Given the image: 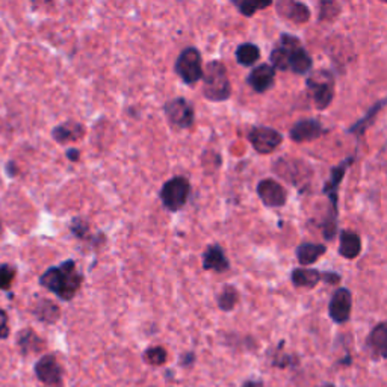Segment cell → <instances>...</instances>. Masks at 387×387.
I'll list each match as a JSON object with an SVG mask.
<instances>
[{"label":"cell","instance_id":"10","mask_svg":"<svg viewBox=\"0 0 387 387\" xmlns=\"http://www.w3.org/2000/svg\"><path fill=\"white\" fill-rule=\"evenodd\" d=\"M248 141L254 151L259 154H271L283 144V135L268 126H254L248 132Z\"/></svg>","mask_w":387,"mask_h":387},{"label":"cell","instance_id":"8","mask_svg":"<svg viewBox=\"0 0 387 387\" xmlns=\"http://www.w3.org/2000/svg\"><path fill=\"white\" fill-rule=\"evenodd\" d=\"M340 279V274L338 272H322L316 268H303V266L292 270L290 272L292 285L298 289H315L321 281H325L327 285H338Z\"/></svg>","mask_w":387,"mask_h":387},{"label":"cell","instance_id":"39","mask_svg":"<svg viewBox=\"0 0 387 387\" xmlns=\"http://www.w3.org/2000/svg\"><path fill=\"white\" fill-rule=\"evenodd\" d=\"M0 233H2V226H0Z\"/></svg>","mask_w":387,"mask_h":387},{"label":"cell","instance_id":"27","mask_svg":"<svg viewBox=\"0 0 387 387\" xmlns=\"http://www.w3.org/2000/svg\"><path fill=\"white\" fill-rule=\"evenodd\" d=\"M239 303V290L233 285L222 286L220 294L217 295V304L220 311L231 312Z\"/></svg>","mask_w":387,"mask_h":387},{"label":"cell","instance_id":"19","mask_svg":"<svg viewBox=\"0 0 387 387\" xmlns=\"http://www.w3.org/2000/svg\"><path fill=\"white\" fill-rule=\"evenodd\" d=\"M366 348L374 360L387 359V324L380 322L371 330L366 340Z\"/></svg>","mask_w":387,"mask_h":387},{"label":"cell","instance_id":"35","mask_svg":"<svg viewBox=\"0 0 387 387\" xmlns=\"http://www.w3.org/2000/svg\"><path fill=\"white\" fill-rule=\"evenodd\" d=\"M195 363V354L194 352H185V354L180 356V365L183 368H191Z\"/></svg>","mask_w":387,"mask_h":387},{"label":"cell","instance_id":"6","mask_svg":"<svg viewBox=\"0 0 387 387\" xmlns=\"http://www.w3.org/2000/svg\"><path fill=\"white\" fill-rule=\"evenodd\" d=\"M174 70L180 81L189 87L200 82L203 79V58L200 50L192 46L183 49L176 59Z\"/></svg>","mask_w":387,"mask_h":387},{"label":"cell","instance_id":"25","mask_svg":"<svg viewBox=\"0 0 387 387\" xmlns=\"http://www.w3.org/2000/svg\"><path fill=\"white\" fill-rule=\"evenodd\" d=\"M386 101H387L386 99H380L378 101H375L374 105L366 110L365 117H362L360 120H357V122L348 129V133H352V135H356V136H359V138H360V136H363L365 132L368 131V129L374 124L377 115L380 114V113H381V109L386 106Z\"/></svg>","mask_w":387,"mask_h":387},{"label":"cell","instance_id":"17","mask_svg":"<svg viewBox=\"0 0 387 387\" xmlns=\"http://www.w3.org/2000/svg\"><path fill=\"white\" fill-rule=\"evenodd\" d=\"M275 10H277V14L281 15L283 19L295 24H304L312 17L311 8L303 2H295V0H279L275 3Z\"/></svg>","mask_w":387,"mask_h":387},{"label":"cell","instance_id":"11","mask_svg":"<svg viewBox=\"0 0 387 387\" xmlns=\"http://www.w3.org/2000/svg\"><path fill=\"white\" fill-rule=\"evenodd\" d=\"M33 372L47 387H61L64 381V369L58 362L55 354H44L38 359V362L33 366Z\"/></svg>","mask_w":387,"mask_h":387},{"label":"cell","instance_id":"22","mask_svg":"<svg viewBox=\"0 0 387 387\" xmlns=\"http://www.w3.org/2000/svg\"><path fill=\"white\" fill-rule=\"evenodd\" d=\"M17 347H19L22 356L28 357L31 354H38L46 348L44 339H41L32 329H23L17 336Z\"/></svg>","mask_w":387,"mask_h":387},{"label":"cell","instance_id":"5","mask_svg":"<svg viewBox=\"0 0 387 387\" xmlns=\"http://www.w3.org/2000/svg\"><path fill=\"white\" fill-rule=\"evenodd\" d=\"M191 183L183 176L171 177L160 189V201L168 212L182 211L191 195Z\"/></svg>","mask_w":387,"mask_h":387},{"label":"cell","instance_id":"37","mask_svg":"<svg viewBox=\"0 0 387 387\" xmlns=\"http://www.w3.org/2000/svg\"><path fill=\"white\" fill-rule=\"evenodd\" d=\"M240 387H263V381L262 380H247L242 383Z\"/></svg>","mask_w":387,"mask_h":387},{"label":"cell","instance_id":"4","mask_svg":"<svg viewBox=\"0 0 387 387\" xmlns=\"http://www.w3.org/2000/svg\"><path fill=\"white\" fill-rule=\"evenodd\" d=\"M306 88L318 110L329 108L336 94V79L329 70H316L306 77Z\"/></svg>","mask_w":387,"mask_h":387},{"label":"cell","instance_id":"31","mask_svg":"<svg viewBox=\"0 0 387 387\" xmlns=\"http://www.w3.org/2000/svg\"><path fill=\"white\" fill-rule=\"evenodd\" d=\"M283 345H285V342H280V347L277 348V352H275V356L272 357V362H271L272 366L279 368V369H285V368L294 366V365L298 363V360L294 356L285 354V352H281Z\"/></svg>","mask_w":387,"mask_h":387},{"label":"cell","instance_id":"23","mask_svg":"<svg viewBox=\"0 0 387 387\" xmlns=\"http://www.w3.org/2000/svg\"><path fill=\"white\" fill-rule=\"evenodd\" d=\"M325 253H327V245L316 244V242H301L295 250L297 261L299 266H303V268H307V266L316 263Z\"/></svg>","mask_w":387,"mask_h":387},{"label":"cell","instance_id":"15","mask_svg":"<svg viewBox=\"0 0 387 387\" xmlns=\"http://www.w3.org/2000/svg\"><path fill=\"white\" fill-rule=\"evenodd\" d=\"M274 173H277L280 177L286 179L289 183L295 185V174H299V177H303L311 182L313 171L304 160L281 158L274 163Z\"/></svg>","mask_w":387,"mask_h":387},{"label":"cell","instance_id":"36","mask_svg":"<svg viewBox=\"0 0 387 387\" xmlns=\"http://www.w3.org/2000/svg\"><path fill=\"white\" fill-rule=\"evenodd\" d=\"M65 156L68 160H72V162H77L81 158V151L79 149H74V147H70V149H67L65 151Z\"/></svg>","mask_w":387,"mask_h":387},{"label":"cell","instance_id":"32","mask_svg":"<svg viewBox=\"0 0 387 387\" xmlns=\"http://www.w3.org/2000/svg\"><path fill=\"white\" fill-rule=\"evenodd\" d=\"M15 274H17V270L13 265H8V263L0 265V290L11 289L14 279H15Z\"/></svg>","mask_w":387,"mask_h":387},{"label":"cell","instance_id":"21","mask_svg":"<svg viewBox=\"0 0 387 387\" xmlns=\"http://www.w3.org/2000/svg\"><path fill=\"white\" fill-rule=\"evenodd\" d=\"M51 136H53V140L58 144L76 142L85 136V126L79 122L68 120L65 123L58 124L53 131H51Z\"/></svg>","mask_w":387,"mask_h":387},{"label":"cell","instance_id":"16","mask_svg":"<svg viewBox=\"0 0 387 387\" xmlns=\"http://www.w3.org/2000/svg\"><path fill=\"white\" fill-rule=\"evenodd\" d=\"M275 74L277 72L270 64H259L253 67V70L247 77V83L250 85L254 92L265 94L275 85Z\"/></svg>","mask_w":387,"mask_h":387},{"label":"cell","instance_id":"1","mask_svg":"<svg viewBox=\"0 0 387 387\" xmlns=\"http://www.w3.org/2000/svg\"><path fill=\"white\" fill-rule=\"evenodd\" d=\"M271 67L275 72H292L297 76H307L313 70V59L301 44L298 37L292 33H281L277 44L270 53Z\"/></svg>","mask_w":387,"mask_h":387},{"label":"cell","instance_id":"14","mask_svg":"<svg viewBox=\"0 0 387 387\" xmlns=\"http://www.w3.org/2000/svg\"><path fill=\"white\" fill-rule=\"evenodd\" d=\"M329 129H327L320 120L316 118H303L289 129V138L294 142H311L324 136Z\"/></svg>","mask_w":387,"mask_h":387},{"label":"cell","instance_id":"3","mask_svg":"<svg viewBox=\"0 0 387 387\" xmlns=\"http://www.w3.org/2000/svg\"><path fill=\"white\" fill-rule=\"evenodd\" d=\"M203 96L213 103L227 101L231 96V83L227 74V68L218 59L203 67Z\"/></svg>","mask_w":387,"mask_h":387},{"label":"cell","instance_id":"29","mask_svg":"<svg viewBox=\"0 0 387 387\" xmlns=\"http://www.w3.org/2000/svg\"><path fill=\"white\" fill-rule=\"evenodd\" d=\"M144 362L150 366H162L167 362L168 354L163 347H150L144 351L142 354Z\"/></svg>","mask_w":387,"mask_h":387},{"label":"cell","instance_id":"12","mask_svg":"<svg viewBox=\"0 0 387 387\" xmlns=\"http://www.w3.org/2000/svg\"><path fill=\"white\" fill-rule=\"evenodd\" d=\"M256 192L263 206L270 209L283 208L288 203L286 189L274 179H262L256 186Z\"/></svg>","mask_w":387,"mask_h":387},{"label":"cell","instance_id":"13","mask_svg":"<svg viewBox=\"0 0 387 387\" xmlns=\"http://www.w3.org/2000/svg\"><path fill=\"white\" fill-rule=\"evenodd\" d=\"M352 312V294L348 288H338L330 298L329 316L334 324H347Z\"/></svg>","mask_w":387,"mask_h":387},{"label":"cell","instance_id":"9","mask_svg":"<svg viewBox=\"0 0 387 387\" xmlns=\"http://www.w3.org/2000/svg\"><path fill=\"white\" fill-rule=\"evenodd\" d=\"M356 158L354 156H347L343 160H340L338 165H334L330 171V177L327 180L324 188H322V194L330 200V206H331V215L334 218L339 217V188L345 179L347 171L349 170V167L354 163Z\"/></svg>","mask_w":387,"mask_h":387},{"label":"cell","instance_id":"24","mask_svg":"<svg viewBox=\"0 0 387 387\" xmlns=\"http://www.w3.org/2000/svg\"><path fill=\"white\" fill-rule=\"evenodd\" d=\"M32 313L40 322L51 325L56 324L59 318H61V308H59V306L51 299L41 298L37 301L35 306H33Z\"/></svg>","mask_w":387,"mask_h":387},{"label":"cell","instance_id":"18","mask_svg":"<svg viewBox=\"0 0 387 387\" xmlns=\"http://www.w3.org/2000/svg\"><path fill=\"white\" fill-rule=\"evenodd\" d=\"M203 270L213 272H226L230 270V261L220 244H211L206 247L201 257Z\"/></svg>","mask_w":387,"mask_h":387},{"label":"cell","instance_id":"28","mask_svg":"<svg viewBox=\"0 0 387 387\" xmlns=\"http://www.w3.org/2000/svg\"><path fill=\"white\" fill-rule=\"evenodd\" d=\"M233 5L236 6V10L239 11L240 15L247 17L250 19L257 11L261 10H266V8L271 6L272 2H254V0H240V2H233Z\"/></svg>","mask_w":387,"mask_h":387},{"label":"cell","instance_id":"26","mask_svg":"<svg viewBox=\"0 0 387 387\" xmlns=\"http://www.w3.org/2000/svg\"><path fill=\"white\" fill-rule=\"evenodd\" d=\"M236 61L242 67H256L261 59V49L254 42H242L235 51Z\"/></svg>","mask_w":387,"mask_h":387},{"label":"cell","instance_id":"38","mask_svg":"<svg viewBox=\"0 0 387 387\" xmlns=\"http://www.w3.org/2000/svg\"><path fill=\"white\" fill-rule=\"evenodd\" d=\"M321 387H336V386H334L333 383H325V384H322Z\"/></svg>","mask_w":387,"mask_h":387},{"label":"cell","instance_id":"20","mask_svg":"<svg viewBox=\"0 0 387 387\" xmlns=\"http://www.w3.org/2000/svg\"><path fill=\"white\" fill-rule=\"evenodd\" d=\"M339 248L338 253L343 259L352 261L357 259L362 253V238L352 230H340L339 231Z\"/></svg>","mask_w":387,"mask_h":387},{"label":"cell","instance_id":"30","mask_svg":"<svg viewBox=\"0 0 387 387\" xmlns=\"http://www.w3.org/2000/svg\"><path fill=\"white\" fill-rule=\"evenodd\" d=\"M340 14V5L330 0H324L320 5V20L321 22H333Z\"/></svg>","mask_w":387,"mask_h":387},{"label":"cell","instance_id":"2","mask_svg":"<svg viewBox=\"0 0 387 387\" xmlns=\"http://www.w3.org/2000/svg\"><path fill=\"white\" fill-rule=\"evenodd\" d=\"M83 283V274L77 271L76 262L68 259L58 266H50L40 277V285L59 299L72 301Z\"/></svg>","mask_w":387,"mask_h":387},{"label":"cell","instance_id":"34","mask_svg":"<svg viewBox=\"0 0 387 387\" xmlns=\"http://www.w3.org/2000/svg\"><path fill=\"white\" fill-rule=\"evenodd\" d=\"M10 318L3 308H0V340L10 338Z\"/></svg>","mask_w":387,"mask_h":387},{"label":"cell","instance_id":"7","mask_svg":"<svg viewBox=\"0 0 387 387\" xmlns=\"http://www.w3.org/2000/svg\"><path fill=\"white\" fill-rule=\"evenodd\" d=\"M163 114H165L168 123L176 129H180V131L191 129L195 122V108L185 97H174L168 100L163 106Z\"/></svg>","mask_w":387,"mask_h":387},{"label":"cell","instance_id":"33","mask_svg":"<svg viewBox=\"0 0 387 387\" xmlns=\"http://www.w3.org/2000/svg\"><path fill=\"white\" fill-rule=\"evenodd\" d=\"M70 230L77 239H81V240L90 239V224L87 220H83L81 217L73 218L72 224H70Z\"/></svg>","mask_w":387,"mask_h":387}]
</instances>
